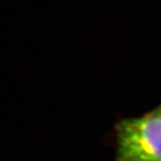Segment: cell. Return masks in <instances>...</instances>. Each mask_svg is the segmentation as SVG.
<instances>
[{
	"label": "cell",
	"instance_id": "1",
	"mask_svg": "<svg viewBox=\"0 0 161 161\" xmlns=\"http://www.w3.org/2000/svg\"><path fill=\"white\" fill-rule=\"evenodd\" d=\"M114 161H161V113L123 119L116 126Z\"/></svg>",
	"mask_w": 161,
	"mask_h": 161
},
{
	"label": "cell",
	"instance_id": "2",
	"mask_svg": "<svg viewBox=\"0 0 161 161\" xmlns=\"http://www.w3.org/2000/svg\"><path fill=\"white\" fill-rule=\"evenodd\" d=\"M157 111H158V112H159V113H161V107H160V108H159V109H158V110H157Z\"/></svg>",
	"mask_w": 161,
	"mask_h": 161
}]
</instances>
